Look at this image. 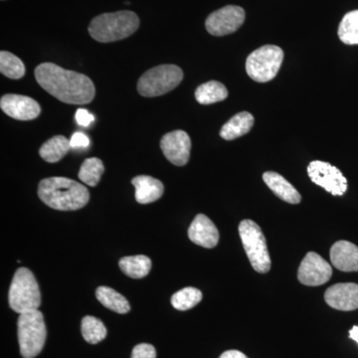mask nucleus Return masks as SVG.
Listing matches in <instances>:
<instances>
[{"label":"nucleus","mask_w":358,"mask_h":358,"mask_svg":"<svg viewBox=\"0 0 358 358\" xmlns=\"http://www.w3.org/2000/svg\"><path fill=\"white\" fill-rule=\"evenodd\" d=\"M308 174L313 183L324 188L334 196H341L348 190V180L338 167L320 160L310 162Z\"/></svg>","instance_id":"nucleus-9"},{"label":"nucleus","mask_w":358,"mask_h":358,"mask_svg":"<svg viewBox=\"0 0 358 358\" xmlns=\"http://www.w3.org/2000/svg\"><path fill=\"white\" fill-rule=\"evenodd\" d=\"M103 171H105V167L102 160L98 157H90L82 164L78 176L85 185L96 186L100 182Z\"/></svg>","instance_id":"nucleus-25"},{"label":"nucleus","mask_w":358,"mask_h":358,"mask_svg":"<svg viewBox=\"0 0 358 358\" xmlns=\"http://www.w3.org/2000/svg\"><path fill=\"white\" fill-rule=\"evenodd\" d=\"M119 266L128 277L141 279L150 273L152 261L145 255L124 257L120 260Z\"/></svg>","instance_id":"nucleus-21"},{"label":"nucleus","mask_w":358,"mask_h":358,"mask_svg":"<svg viewBox=\"0 0 358 358\" xmlns=\"http://www.w3.org/2000/svg\"><path fill=\"white\" fill-rule=\"evenodd\" d=\"M38 196L47 206L56 210L74 211L89 202L86 186L67 178H49L40 181Z\"/></svg>","instance_id":"nucleus-2"},{"label":"nucleus","mask_w":358,"mask_h":358,"mask_svg":"<svg viewBox=\"0 0 358 358\" xmlns=\"http://www.w3.org/2000/svg\"><path fill=\"white\" fill-rule=\"evenodd\" d=\"M131 183L136 188V199L138 203H152L164 195V186L162 181L152 176H136Z\"/></svg>","instance_id":"nucleus-17"},{"label":"nucleus","mask_w":358,"mask_h":358,"mask_svg":"<svg viewBox=\"0 0 358 358\" xmlns=\"http://www.w3.org/2000/svg\"><path fill=\"white\" fill-rule=\"evenodd\" d=\"M140 20L133 11L103 13L96 16L89 25L92 38L102 43L128 38L138 30Z\"/></svg>","instance_id":"nucleus-3"},{"label":"nucleus","mask_w":358,"mask_h":358,"mask_svg":"<svg viewBox=\"0 0 358 358\" xmlns=\"http://www.w3.org/2000/svg\"><path fill=\"white\" fill-rule=\"evenodd\" d=\"M219 358H248L243 352H239V350H227V352H223Z\"/></svg>","instance_id":"nucleus-32"},{"label":"nucleus","mask_w":358,"mask_h":358,"mask_svg":"<svg viewBox=\"0 0 358 358\" xmlns=\"http://www.w3.org/2000/svg\"><path fill=\"white\" fill-rule=\"evenodd\" d=\"M37 83L61 102L85 105L95 98L93 82L81 73L63 69L54 63H42L35 69Z\"/></svg>","instance_id":"nucleus-1"},{"label":"nucleus","mask_w":358,"mask_h":358,"mask_svg":"<svg viewBox=\"0 0 358 358\" xmlns=\"http://www.w3.org/2000/svg\"><path fill=\"white\" fill-rule=\"evenodd\" d=\"M8 301L13 310L20 315L38 310L41 305L38 282L27 268H18L14 274L9 289Z\"/></svg>","instance_id":"nucleus-4"},{"label":"nucleus","mask_w":358,"mask_h":358,"mask_svg":"<svg viewBox=\"0 0 358 358\" xmlns=\"http://www.w3.org/2000/svg\"><path fill=\"white\" fill-rule=\"evenodd\" d=\"M0 72L9 79H21L25 75V66L10 52H0Z\"/></svg>","instance_id":"nucleus-26"},{"label":"nucleus","mask_w":358,"mask_h":358,"mask_svg":"<svg viewBox=\"0 0 358 358\" xmlns=\"http://www.w3.org/2000/svg\"><path fill=\"white\" fill-rule=\"evenodd\" d=\"M70 145L71 148H76V150L87 148L90 145L89 138L83 133L73 134L70 140Z\"/></svg>","instance_id":"nucleus-30"},{"label":"nucleus","mask_w":358,"mask_h":358,"mask_svg":"<svg viewBox=\"0 0 358 358\" xmlns=\"http://www.w3.org/2000/svg\"><path fill=\"white\" fill-rule=\"evenodd\" d=\"M244 20L245 11L242 7L228 6L211 13L205 22V27L213 36H224L237 31Z\"/></svg>","instance_id":"nucleus-10"},{"label":"nucleus","mask_w":358,"mask_h":358,"mask_svg":"<svg viewBox=\"0 0 358 358\" xmlns=\"http://www.w3.org/2000/svg\"><path fill=\"white\" fill-rule=\"evenodd\" d=\"M81 331L85 341L91 345L101 343L108 334L102 320L91 315H87L82 320Z\"/></svg>","instance_id":"nucleus-24"},{"label":"nucleus","mask_w":358,"mask_h":358,"mask_svg":"<svg viewBox=\"0 0 358 358\" xmlns=\"http://www.w3.org/2000/svg\"><path fill=\"white\" fill-rule=\"evenodd\" d=\"M202 300V293L199 289L187 287L176 292L171 298L173 308L178 310H187L199 305Z\"/></svg>","instance_id":"nucleus-28"},{"label":"nucleus","mask_w":358,"mask_h":358,"mask_svg":"<svg viewBox=\"0 0 358 358\" xmlns=\"http://www.w3.org/2000/svg\"><path fill=\"white\" fill-rule=\"evenodd\" d=\"M18 343L24 358H34L43 350L46 341V326L38 310L21 313L17 322Z\"/></svg>","instance_id":"nucleus-5"},{"label":"nucleus","mask_w":358,"mask_h":358,"mask_svg":"<svg viewBox=\"0 0 358 358\" xmlns=\"http://www.w3.org/2000/svg\"><path fill=\"white\" fill-rule=\"evenodd\" d=\"M284 60V52L275 45H265L252 52L246 61L248 76L259 83H266L277 76Z\"/></svg>","instance_id":"nucleus-7"},{"label":"nucleus","mask_w":358,"mask_h":358,"mask_svg":"<svg viewBox=\"0 0 358 358\" xmlns=\"http://www.w3.org/2000/svg\"><path fill=\"white\" fill-rule=\"evenodd\" d=\"M228 96V90L222 83L209 81L200 85L195 91V99L201 105H211L225 100Z\"/></svg>","instance_id":"nucleus-23"},{"label":"nucleus","mask_w":358,"mask_h":358,"mask_svg":"<svg viewBox=\"0 0 358 358\" xmlns=\"http://www.w3.org/2000/svg\"><path fill=\"white\" fill-rule=\"evenodd\" d=\"M334 267L343 272H358V247L352 242H336L331 248Z\"/></svg>","instance_id":"nucleus-16"},{"label":"nucleus","mask_w":358,"mask_h":358,"mask_svg":"<svg viewBox=\"0 0 358 358\" xmlns=\"http://www.w3.org/2000/svg\"><path fill=\"white\" fill-rule=\"evenodd\" d=\"M350 338L353 339V341H357L358 345V327L355 326L350 331Z\"/></svg>","instance_id":"nucleus-33"},{"label":"nucleus","mask_w":358,"mask_h":358,"mask_svg":"<svg viewBox=\"0 0 358 358\" xmlns=\"http://www.w3.org/2000/svg\"><path fill=\"white\" fill-rule=\"evenodd\" d=\"M160 148L169 162L174 166H183L189 160L192 141L185 131H173L162 136Z\"/></svg>","instance_id":"nucleus-12"},{"label":"nucleus","mask_w":358,"mask_h":358,"mask_svg":"<svg viewBox=\"0 0 358 358\" xmlns=\"http://www.w3.org/2000/svg\"><path fill=\"white\" fill-rule=\"evenodd\" d=\"M96 296L103 307L109 308L113 312L127 313L131 310L128 300L109 287H99L96 291Z\"/></svg>","instance_id":"nucleus-22"},{"label":"nucleus","mask_w":358,"mask_h":358,"mask_svg":"<svg viewBox=\"0 0 358 358\" xmlns=\"http://www.w3.org/2000/svg\"><path fill=\"white\" fill-rule=\"evenodd\" d=\"M183 79V72L178 66L159 65L147 71L138 82V92L145 98H154L176 89Z\"/></svg>","instance_id":"nucleus-6"},{"label":"nucleus","mask_w":358,"mask_h":358,"mask_svg":"<svg viewBox=\"0 0 358 358\" xmlns=\"http://www.w3.org/2000/svg\"><path fill=\"white\" fill-rule=\"evenodd\" d=\"M263 180L280 199L291 204H298L301 201L300 193L281 174L268 171L263 174Z\"/></svg>","instance_id":"nucleus-18"},{"label":"nucleus","mask_w":358,"mask_h":358,"mask_svg":"<svg viewBox=\"0 0 358 358\" xmlns=\"http://www.w3.org/2000/svg\"><path fill=\"white\" fill-rule=\"evenodd\" d=\"M1 110L9 117L18 121H31L41 113V108L36 101L27 96L7 94L0 100Z\"/></svg>","instance_id":"nucleus-13"},{"label":"nucleus","mask_w":358,"mask_h":358,"mask_svg":"<svg viewBox=\"0 0 358 358\" xmlns=\"http://www.w3.org/2000/svg\"><path fill=\"white\" fill-rule=\"evenodd\" d=\"M77 124L81 127H89L94 122V115L86 109H78L75 115Z\"/></svg>","instance_id":"nucleus-31"},{"label":"nucleus","mask_w":358,"mask_h":358,"mask_svg":"<svg viewBox=\"0 0 358 358\" xmlns=\"http://www.w3.org/2000/svg\"><path fill=\"white\" fill-rule=\"evenodd\" d=\"M70 150V141L67 138L55 136L43 143L40 148L39 155L45 162L55 164L62 159Z\"/></svg>","instance_id":"nucleus-20"},{"label":"nucleus","mask_w":358,"mask_h":358,"mask_svg":"<svg viewBox=\"0 0 358 358\" xmlns=\"http://www.w3.org/2000/svg\"><path fill=\"white\" fill-rule=\"evenodd\" d=\"M338 37L345 44H358V10L345 14L339 24Z\"/></svg>","instance_id":"nucleus-27"},{"label":"nucleus","mask_w":358,"mask_h":358,"mask_svg":"<svg viewBox=\"0 0 358 358\" xmlns=\"http://www.w3.org/2000/svg\"><path fill=\"white\" fill-rule=\"evenodd\" d=\"M324 300L329 307L343 312L357 310L358 285L353 282L334 285L327 289Z\"/></svg>","instance_id":"nucleus-14"},{"label":"nucleus","mask_w":358,"mask_h":358,"mask_svg":"<svg viewBox=\"0 0 358 358\" xmlns=\"http://www.w3.org/2000/svg\"><path fill=\"white\" fill-rule=\"evenodd\" d=\"M157 357V350L152 345L148 343H141L134 346L131 358H155Z\"/></svg>","instance_id":"nucleus-29"},{"label":"nucleus","mask_w":358,"mask_h":358,"mask_svg":"<svg viewBox=\"0 0 358 358\" xmlns=\"http://www.w3.org/2000/svg\"><path fill=\"white\" fill-rule=\"evenodd\" d=\"M333 275L329 263L315 252H310L301 261L298 271L299 281L306 286L317 287L326 284Z\"/></svg>","instance_id":"nucleus-11"},{"label":"nucleus","mask_w":358,"mask_h":358,"mask_svg":"<svg viewBox=\"0 0 358 358\" xmlns=\"http://www.w3.org/2000/svg\"><path fill=\"white\" fill-rule=\"evenodd\" d=\"M188 237L193 243L207 249L214 248L219 242L217 227L204 214H199L192 221Z\"/></svg>","instance_id":"nucleus-15"},{"label":"nucleus","mask_w":358,"mask_h":358,"mask_svg":"<svg viewBox=\"0 0 358 358\" xmlns=\"http://www.w3.org/2000/svg\"><path fill=\"white\" fill-rule=\"evenodd\" d=\"M254 117L248 112H241L231 117L220 131L221 138L232 141L248 134L253 128Z\"/></svg>","instance_id":"nucleus-19"},{"label":"nucleus","mask_w":358,"mask_h":358,"mask_svg":"<svg viewBox=\"0 0 358 358\" xmlns=\"http://www.w3.org/2000/svg\"><path fill=\"white\" fill-rule=\"evenodd\" d=\"M239 235L252 267L260 274L268 273L271 258L261 228L254 221L243 220L239 225Z\"/></svg>","instance_id":"nucleus-8"}]
</instances>
